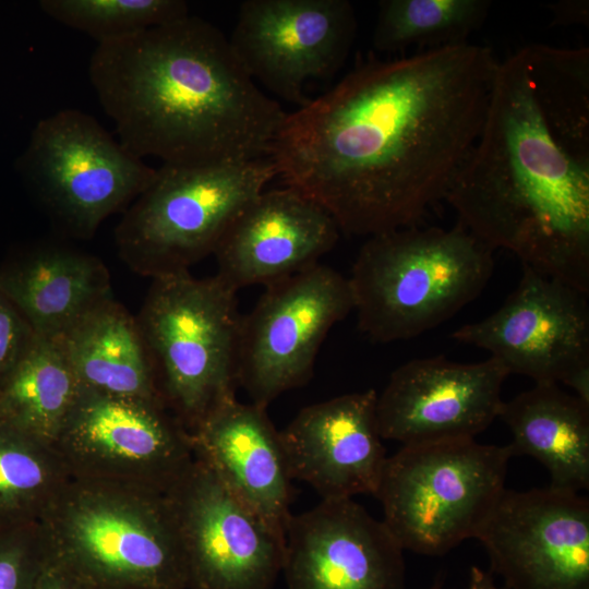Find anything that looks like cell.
I'll use <instances>...</instances> for the list:
<instances>
[{"instance_id":"1","label":"cell","mask_w":589,"mask_h":589,"mask_svg":"<svg viewBox=\"0 0 589 589\" xmlns=\"http://www.w3.org/2000/svg\"><path fill=\"white\" fill-rule=\"evenodd\" d=\"M498 61L470 43L368 57L287 113L269 148L277 176L340 231L417 226L445 196L484 122Z\"/></svg>"},{"instance_id":"2","label":"cell","mask_w":589,"mask_h":589,"mask_svg":"<svg viewBox=\"0 0 589 589\" xmlns=\"http://www.w3.org/2000/svg\"><path fill=\"white\" fill-rule=\"evenodd\" d=\"M445 200L468 231L589 293V49L498 62L481 132Z\"/></svg>"},{"instance_id":"3","label":"cell","mask_w":589,"mask_h":589,"mask_svg":"<svg viewBox=\"0 0 589 589\" xmlns=\"http://www.w3.org/2000/svg\"><path fill=\"white\" fill-rule=\"evenodd\" d=\"M88 77L119 142L135 156L163 164L268 157L287 115L252 80L229 38L190 14L97 44Z\"/></svg>"},{"instance_id":"4","label":"cell","mask_w":589,"mask_h":589,"mask_svg":"<svg viewBox=\"0 0 589 589\" xmlns=\"http://www.w3.org/2000/svg\"><path fill=\"white\" fill-rule=\"evenodd\" d=\"M492 251L461 224L369 237L348 277L360 330L387 344L438 326L485 288Z\"/></svg>"},{"instance_id":"5","label":"cell","mask_w":589,"mask_h":589,"mask_svg":"<svg viewBox=\"0 0 589 589\" xmlns=\"http://www.w3.org/2000/svg\"><path fill=\"white\" fill-rule=\"evenodd\" d=\"M38 521L50 556L96 588L188 589L166 493L72 477Z\"/></svg>"},{"instance_id":"6","label":"cell","mask_w":589,"mask_h":589,"mask_svg":"<svg viewBox=\"0 0 589 589\" xmlns=\"http://www.w3.org/2000/svg\"><path fill=\"white\" fill-rule=\"evenodd\" d=\"M237 292L217 275L158 276L136 318L163 401L188 433L236 398L242 317Z\"/></svg>"},{"instance_id":"7","label":"cell","mask_w":589,"mask_h":589,"mask_svg":"<svg viewBox=\"0 0 589 589\" xmlns=\"http://www.w3.org/2000/svg\"><path fill=\"white\" fill-rule=\"evenodd\" d=\"M509 445L474 438L402 445L387 457L377 497L404 550L429 556L476 538L506 489Z\"/></svg>"},{"instance_id":"8","label":"cell","mask_w":589,"mask_h":589,"mask_svg":"<svg viewBox=\"0 0 589 589\" xmlns=\"http://www.w3.org/2000/svg\"><path fill=\"white\" fill-rule=\"evenodd\" d=\"M276 176L269 157L228 165L163 164L116 228L120 257L152 279L189 271L214 253L231 221Z\"/></svg>"},{"instance_id":"9","label":"cell","mask_w":589,"mask_h":589,"mask_svg":"<svg viewBox=\"0 0 589 589\" xmlns=\"http://www.w3.org/2000/svg\"><path fill=\"white\" fill-rule=\"evenodd\" d=\"M19 164L52 223L77 239L92 238L106 218L124 212L156 176L155 168L77 109L41 119Z\"/></svg>"},{"instance_id":"10","label":"cell","mask_w":589,"mask_h":589,"mask_svg":"<svg viewBox=\"0 0 589 589\" xmlns=\"http://www.w3.org/2000/svg\"><path fill=\"white\" fill-rule=\"evenodd\" d=\"M53 445L74 478L161 493L194 460L188 431L164 402L82 386Z\"/></svg>"},{"instance_id":"11","label":"cell","mask_w":589,"mask_h":589,"mask_svg":"<svg viewBox=\"0 0 589 589\" xmlns=\"http://www.w3.org/2000/svg\"><path fill=\"white\" fill-rule=\"evenodd\" d=\"M353 310L347 277L320 263L266 286L242 315L238 385L266 407L305 384L332 327Z\"/></svg>"},{"instance_id":"12","label":"cell","mask_w":589,"mask_h":589,"mask_svg":"<svg viewBox=\"0 0 589 589\" xmlns=\"http://www.w3.org/2000/svg\"><path fill=\"white\" fill-rule=\"evenodd\" d=\"M587 294L524 265L515 290L492 314L453 333L491 353L508 374L569 386L589 404Z\"/></svg>"},{"instance_id":"13","label":"cell","mask_w":589,"mask_h":589,"mask_svg":"<svg viewBox=\"0 0 589 589\" xmlns=\"http://www.w3.org/2000/svg\"><path fill=\"white\" fill-rule=\"evenodd\" d=\"M178 528L188 589H272L285 542L194 456L166 492Z\"/></svg>"},{"instance_id":"14","label":"cell","mask_w":589,"mask_h":589,"mask_svg":"<svg viewBox=\"0 0 589 589\" xmlns=\"http://www.w3.org/2000/svg\"><path fill=\"white\" fill-rule=\"evenodd\" d=\"M357 25L348 0H245L229 41L254 82L302 107L306 82L341 68Z\"/></svg>"},{"instance_id":"15","label":"cell","mask_w":589,"mask_h":589,"mask_svg":"<svg viewBox=\"0 0 589 589\" xmlns=\"http://www.w3.org/2000/svg\"><path fill=\"white\" fill-rule=\"evenodd\" d=\"M476 539L504 589H589V502L578 493L505 489Z\"/></svg>"},{"instance_id":"16","label":"cell","mask_w":589,"mask_h":589,"mask_svg":"<svg viewBox=\"0 0 589 589\" xmlns=\"http://www.w3.org/2000/svg\"><path fill=\"white\" fill-rule=\"evenodd\" d=\"M508 375L492 357L474 363L444 356L410 360L377 394L380 434L401 445L474 438L498 418Z\"/></svg>"},{"instance_id":"17","label":"cell","mask_w":589,"mask_h":589,"mask_svg":"<svg viewBox=\"0 0 589 589\" xmlns=\"http://www.w3.org/2000/svg\"><path fill=\"white\" fill-rule=\"evenodd\" d=\"M402 552L353 498L322 500L291 515L281 572L288 589H404Z\"/></svg>"},{"instance_id":"18","label":"cell","mask_w":589,"mask_h":589,"mask_svg":"<svg viewBox=\"0 0 589 589\" xmlns=\"http://www.w3.org/2000/svg\"><path fill=\"white\" fill-rule=\"evenodd\" d=\"M368 389L302 408L278 431L289 476L322 500L376 495L387 459Z\"/></svg>"},{"instance_id":"19","label":"cell","mask_w":589,"mask_h":589,"mask_svg":"<svg viewBox=\"0 0 589 589\" xmlns=\"http://www.w3.org/2000/svg\"><path fill=\"white\" fill-rule=\"evenodd\" d=\"M339 228L298 191H263L231 221L213 255L216 275L238 291L271 285L318 263L338 241Z\"/></svg>"},{"instance_id":"20","label":"cell","mask_w":589,"mask_h":589,"mask_svg":"<svg viewBox=\"0 0 589 589\" xmlns=\"http://www.w3.org/2000/svg\"><path fill=\"white\" fill-rule=\"evenodd\" d=\"M189 437L194 456L285 542L291 478L266 407L235 398L208 413Z\"/></svg>"},{"instance_id":"21","label":"cell","mask_w":589,"mask_h":589,"mask_svg":"<svg viewBox=\"0 0 589 589\" xmlns=\"http://www.w3.org/2000/svg\"><path fill=\"white\" fill-rule=\"evenodd\" d=\"M0 290L34 333L59 338L82 315L112 297L110 275L98 257L48 243L8 260L0 267Z\"/></svg>"},{"instance_id":"22","label":"cell","mask_w":589,"mask_h":589,"mask_svg":"<svg viewBox=\"0 0 589 589\" xmlns=\"http://www.w3.org/2000/svg\"><path fill=\"white\" fill-rule=\"evenodd\" d=\"M498 418L512 432L513 456L541 462L550 488L574 493L589 488V404L557 384H536L504 401Z\"/></svg>"},{"instance_id":"23","label":"cell","mask_w":589,"mask_h":589,"mask_svg":"<svg viewBox=\"0 0 589 589\" xmlns=\"http://www.w3.org/2000/svg\"><path fill=\"white\" fill-rule=\"evenodd\" d=\"M58 339L82 387L164 402L137 321L112 297Z\"/></svg>"},{"instance_id":"24","label":"cell","mask_w":589,"mask_h":589,"mask_svg":"<svg viewBox=\"0 0 589 589\" xmlns=\"http://www.w3.org/2000/svg\"><path fill=\"white\" fill-rule=\"evenodd\" d=\"M80 388L59 339L35 334L0 388V423L53 445Z\"/></svg>"},{"instance_id":"25","label":"cell","mask_w":589,"mask_h":589,"mask_svg":"<svg viewBox=\"0 0 589 589\" xmlns=\"http://www.w3.org/2000/svg\"><path fill=\"white\" fill-rule=\"evenodd\" d=\"M490 0H383L372 43L376 51L466 44L489 16Z\"/></svg>"},{"instance_id":"26","label":"cell","mask_w":589,"mask_h":589,"mask_svg":"<svg viewBox=\"0 0 589 589\" xmlns=\"http://www.w3.org/2000/svg\"><path fill=\"white\" fill-rule=\"evenodd\" d=\"M71 478L55 445L0 423V525L39 520Z\"/></svg>"},{"instance_id":"27","label":"cell","mask_w":589,"mask_h":589,"mask_svg":"<svg viewBox=\"0 0 589 589\" xmlns=\"http://www.w3.org/2000/svg\"><path fill=\"white\" fill-rule=\"evenodd\" d=\"M56 22L93 37L97 44L129 37L188 16L182 0H43Z\"/></svg>"},{"instance_id":"28","label":"cell","mask_w":589,"mask_h":589,"mask_svg":"<svg viewBox=\"0 0 589 589\" xmlns=\"http://www.w3.org/2000/svg\"><path fill=\"white\" fill-rule=\"evenodd\" d=\"M49 556L38 520L0 525V589H35Z\"/></svg>"},{"instance_id":"29","label":"cell","mask_w":589,"mask_h":589,"mask_svg":"<svg viewBox=\"0 0 589 589\" xmlns=\"http://www.w3.org/2000/svg\"><path fill=\"white\" fill-rule=\"evenodd\" d=\"M34 337L27 321L0 290V388L25 356Z\"/></svg>"},{"instance_id":"30","label":"cell","mask_w":589,"mask_h":589,"mask_svg":"<svg viewBox=\"0 0 589 589\" xmlns=\"http://www.w3.org/2000/svg\"><path fill=\"white\" fill-rule=\"evenodd\" d=\"M35 589H97L65 564L49 556L37 579Z\"/></svg>"},{"instance_id":"31","label":"cell","mask_w":589,"mask_h":589,"mask_svg":"<svg viewBox=\"0 0 589 589\" xmlns=\"http://www.w3.org/2000/svg\"><path fill=\"white\" fill-rule=\"evenodd\" d=\"M552 13V25H582L589 22L588 0H561L549 4Z\"/></svg>"},{"instance_id":"32","label":"cell","mask_w":589,"mask_h":589,"mask_svg":"<svg viewBox=\"0 0 589 589\" xmlns=\"http://www.w3.org/2000/svg\"><path fill=\"white\" fill-rule=\"evenodd\" d=\"M467 589H504L495 584L493 574L484 569L472 566L469 573Z\"/></svg>"},{"instance_id":"33","label":"cell","mask_w":589,"mask_h":589,"mask_svg":"<svg viewBox=\"0 0 589 589\" xmlns=\"http://www.w3.org/2000/svg\"><path fill=\"white\" fill-rule=\"evenodd\" d=\"M425 589H443V579L441 577L435 578L433 584Z\"/></svg>"},{"instance_id":"34","label":"cell","mask_w":589,"mask_h":589,"mask_svg":"<svg viewBox=\"0 0 589 589\" xmlns=\"http://www.w3.org/2000/svg\"><path fill=\"white\" fill-rule=\"evenodd\" d=\"M97 589H151V588L134 587V586H120V587H101Z\"/></svg>"}]
</instances>
